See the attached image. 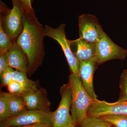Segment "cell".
<instances>
[{"label": "cell", "mask_w": 127, "mask_h": 127, "mask_svg": "<svg viewBox=\"0 0 127 127\" xmlns=\"http://www.w3.org/2000/svg\"><path fill=\"white\" fill-rule=\"evenodd\" d=\"M127 56V50L114 43L104 32L96 43V56L98 65L113 59L124 60Z\"/></svg>", "instance_id": "cell-6"}, {"label": "cell", "mask_w": 127, "mask_h": 127, "mask_svg": "<svg viewBox=\"0 0 127 127\" xmlns=\"http://www.w3.org/2000/svg\"><path fill=\"white\" fill-rule=\"evenodd\" d=\"M13 79L21 84L27 91L28 93L34 92L38 89L35 82L29 79L27 74L20 71L12 68Z\"/></svg>", "instance_id": "cell-15"}, {"label": "cell", "mask_w": 127, "mask_h": 127, "mask_svg": "<svg viewBox=\"0 0 127 127\" xmlns=\"http://www.w3.org/2000/svg\"></svg>", "instance_id": "cell-28"}, {"label": "cell", "mask_w": 127, "mask_h": 127, "mask_svg": "<svg viewBox=\"0 0 127 127\" xmlns=\"http://www.w3.org/2000/svg\"><path fill=\"white\" fill-rule=\"evenodd\" d=\"M68 83L72 93L71 115L73 123L80 124L87 117L89 109L95 100L85 91L79 75L71 74Z\"/></svg>", "instance_id": "cell-2"}, {"label": "cell", "mask_w": 127, "mask_h": 127, "mask_svg": "<svg viewBox=\"0 0 127 127\" xmlns=\"http://www.w3.org/2000/svg\"><path fill=\"white\" fill-rule=\"evenodd\" d=\"M23 29L16 43L27 57L29 70H33L38 64L44 54L43 25L38 20L34 12L25 11L23 15Z\"/></svg>", "instance_id": "cell-1"}, {"label": "cell", "mask_w": 127, "mask_h": 127, "mask_svg": "<svg viewBox=\"0 0 127 127\" xmlns=\"http://www.w3.org/2000/svg\"><path fill=\"white\" fill-rule=\"evenodd\" d=\"M44 27L45 36L57 41L61 47L72 73L79 75V61L71 48V40L67 39L65 32V25L61 24L57 28L45 25Z\"/></svg>", "instance_id": "cell-4"}, {"label": "cell", "mask_w": 127, "mask_h": 127, "mask_svg": "<svg viewBox=\"0 0 127 127\" xmlns=\"http://www.w3.org/2000/svg\"><path fill=\"white\" fill-rule=\"evenodd\" d=\"M79 38L91 43H96L103 32L101 26L95 16L82 14L78 17Z\"/></svg>", "instance_id": "cell-8"}, {"label": "cell", "mask_w": 127, "mask_h": 127, "mask_svg": "<svg viewBox=\"0 0 127 127\" xmlns=\"http://www.w3.org/2000/svg\"><path fill=\"white\" fill-rule=\"evenodd\" d=\"M70 127H76V126H75V124L73 123H72L70 125Z\"/></svg>", "instance_id": "cell-26"}, {"label": "cell", "mask_w": 127, "mask_h": 127, "mask_svg": "<svg viewBox=\"0 0 127 127\" xmlns=\"http://www.w3.org/2000/svg\"><path fill=\"white\" fill-rule=\"evenodd\" d=\"M28 110H48L49 103L41 90L37 89L23 96Z\"/></svg>", "instance_id": "cell-13"}, {"label": "cell", "mask_w": 127, "mask_h": 127, "mask_svg": "<svg viewBox=\"0 0 127 127\" xmlns=\"http://www.w3.org/2000/svg\"><path fill=\"white\" fill-rule=\"evenodd\" d=\"M7 52L0 55V74L9 67Z\"/></svg>", "instance_id": "cell-23"}, {"label": "cell", "mask_w": 127, "mask_h": 127, "mask_svg": "<svg viewBox=\"0 0 127 127\" xmlns=\"http://www.w3.org/2000/svg\"><path fill=\"white\" fill-rule=\"evenodd\" d=\"M80 124L81 127H111L112 125L100 117L89 116Z\"/></svg>", "instance_id": "cell-17"}, {"label": "cell", "mask_w": 127, "mask_h": 127, "mask_svg": "<svg viewBox=\"0 0 127 127\" xmlns=\"http://www.w3.org/2000/svg\"><path fill=\"white\" fill-rule=\"evenodd\" d=\"M53 112L40 110H27L1 122L0 127L22 126L42 124H52Z\"/></svg>", "instance_id": "cell-5"}, {"label": "cell", "mask_w": 127, "mask_h": 127, "mask_svg": "<svg viewBox=\"0 0 127 127\" xmlns=\"http://www.w3.org/2000/svg\"><path fill=\"white\" fill-rule=\"evenodd\" d=\"M7 86L9 93L13 95L23 96L28 93L27 91L21 84L14 80L11 82Z\"/></svg>", "instance_id": "cell-21"}, {"label": "cell", "mask_w": 127, "mask_h": 127, "mask_svg": "<svg viewBox=\"0 0 127 127\" xmlns=\"http://www.w3.org/2000/svg\"><path fill=\"white\" fill-rule=\"evenodd\" d=\"M12 9L0 2V24L12 40L16 41L23 29V16L25 9L20 0H11Z\"/></svg>", "instance_id": "cell-3"}, {"label": "cell", "mask_w": 127, "mask_h": 127, "mask_svg": "<svg viewBox=\"0 0 127 127\" xmlns=\"http://www.w3.org/2000/svg\"><path fill=\"white\" fill-rule=\"evenodd\" d=\"M120 93L118 101H127V68L124 70L120 76Z\"/></svg>", "instance_id": "cell-20"}, {"label": "cell", "mask_w": 127, "mask_h": 127, "mask_svg": "<svg viewBox=\"0 0 127 127\" xmlns=\"http://www.w3.org/2000/svg\"><path fill=\"white\" fill-rule=\"evenodd\" d=\"M70 125H67V126H66V127H70Z\"/></svg>", "instance_id": "cell-27"}, {"label": "cell", "mask_w": 127, "mask_h": 127, "mask_svg": "<svg viewBox=\"0 0 127 127\" xmlns=\"http://www.w3.org/2000/svg\"><path fill=\"white\" fill-rule=\"evenodd\" d=\"M14 43L0 24V55L7 53Z\"/></svg>", "instance_id": "cell-19"}, {"label": "cell", "mask_w": 127, "mask_h": 127, "mask_svg": "<svg viewBox=\"0 0 127 127\" xmlns=\"http://www.w3.org/2000/svg\"><path fill=\"white\" fill-rule=\"evenodd\" d=\"M7 55L9 67L27 74L29 70L27 57L16 41L7 52Z\"/></svg>", "instance_id": "cell-11"}, {"label": "cell", "mask_w": 127, "mask_h": 127, "mask_svg": "<svg viewBox=\"0 0 127 127\" xmlns=\"http://www.w3.org/2000/svg\"><path fill=\"white\" fill-rule=\"evenodd\" d=\"M9 127H53L52 124H32V125H25L22 126H12Z\"/></svg>", "instance_id": "cell-25"}, {"label": "cell", "mask_w": 127, "mask_h": 127, "mask_svg": "<svg viewBox=\"0 0 127 127\" xmlns=\"http://www.w3.org/2000/svg\"><path fill=\"white\" fill-rule=\"evenodd\" d=\"M11 94L1 92L0 94V121H5L10 117L9 111V100Z\"/></svg>", "instance_id": "cell-16"}, {"label": "cell", "mask_w": 127, "mask_h": 127, "mask_svg": "<svg viewBox=\"0 0 127 127\" xmlns=\"http://www.w3.org/2000/svg\"><path fill=\"white\" fill-rule=\"evenodd\" d=\"M71 45L75 48L73 53L79 62L88 61L96 56V43H89L79 38L71 40Z\"/></svg>", "instance_id": "cell-12"}, {"label": "cell", "mask_w": 127, "mask_h": 127, "mask_svg": "<svg viewBox=\"0 0 127 127\" xmlns=\"http://www.w3.org/2000/svg\"><path fill=\"white\" fill-rule=\"evenodd\" d=\"M20 1L23 4L25 11L31 13L34 12V9L32 5L33 0H20Z\"/></svg>", "instance_id": "cell-24"}, {"label": "cell", "mask_w": 127, "mask_h": 127, "mask_svg": "<svg viewBox=\"0 0 127 127\" xmlns=\"http://www.w3.org/2000/svg\"><path fill=\"white\" fill-rule=\"evenodd\" d=\"M110 114L127 115V101L109 103L95 100L89 109L87 116L101 117Z\"/></svg>", "instance_id": "cell-9"}, {"label": "cell", "mask_w": 127, "mask_h": 127, "mask_svg": "<svg viewBox=\"0 0 127 127\" xmlns=\"http://www.w3.org/2000/svg\"><path fill=\"white\" fill-rule=\"evenodd\" d=\"M12 68L9 67L0 74L1 83L4 86H7L13 80Z\"/></svg>", "instance_id": "cell-22"}, {"label": "cell", "mask_w": 127, "mask_h": 127, "mask_svg": "<svg viewBox=\"0 0 127 127\" xmlns=\"http://www.w3.org/2000/svg\"><path fill=\"white\" fill-rule=\"evenodd\" d=\"M116 127H127V115L110 114L100 117Z\"/></svg>", "instance_id": "cell-18"}, {"label": "cell", "mask_w": 127, "mask_h": 127, "mask_svg": "<svg viewBox=\"0 0 127 127\" xmlns=\"http://www.w3.org/2000/svg\"><path fill=\"white\" fill-rule=\"evenodd\" d=\"M27 110L23 96L11 94L9 100L10 117L17 116Z\"/></svg>", "instance_id": "cell-14"}, {"label": "cell", "mask_w": 127, "mask_h": 127, "mask_svg": "<svg viewBox=\"0 0 127 127\" xmlns=\"http://www.w3.org/2000/svg\"><path fill=\"white\" fill-rule=\"evenodd\" d=\"M79 63V75L84 89L91 97L95 100H98L93 86L94 75L98 65L96 57Z\"/></svg>", "instance_id": "cell-10"}, {"label": "cell", "mask_w": 127, "mask_h": 127, "mask_svg": "<svg viewBox=\"0 0 127 127\" xmlns=\"http://www.w3.org/2000/svg\"><path fill=\"white\" fill-rule=\"evenodd\" d=\"M61 100L57 110L53 113V127H65L73 123L70 114L72 93L68 83L61 88Z\"/></svg>", "instance_id": "cell-7"}]
</instances>
